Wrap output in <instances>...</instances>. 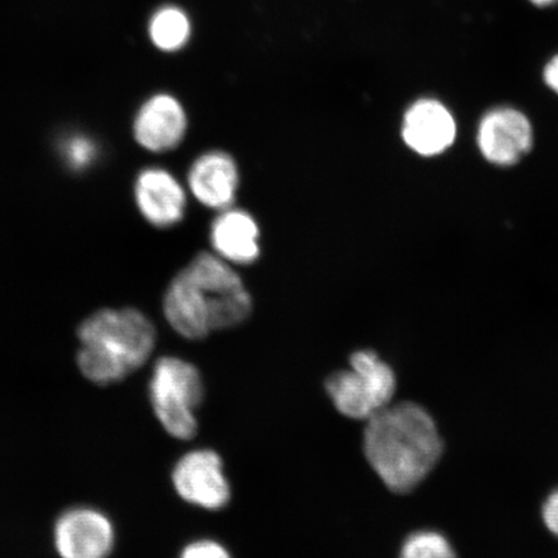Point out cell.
Listing matches in <instances>:
<instances>
[{"instance_id": "6da1fadb", "label": "cell", "mask_w": 558, "mask_h": 558, "mask_svg": "<svg viewBox=\"0 0 558 558\" xmlns=\"http://www.w3.org/2000/svg\"><path fill=\"white\" fill-rule=\"evenodd\" d=\"M253 298L239 271L214 253H199L166 290L163 313L174 331L201 340L233 329L253 313Z\"/></svg>"}, {"instance_id": "7a4b0ae2", "label": "cell", "mask_w": 558, "mask_h": 558, "mask_svg": "<svg viewBox=\"0 0 558 558\" xmlns=\"http://www.w3.org/2000/svg\"><path fill=\"white\" fill-rule=\"evenodd\" d=\"M367 462L390 492L407 494L435 470L444 441L435 418L421 404L400 402L368 418Z\"/></svg>"}, {"instance_id": "3957f363", "label": "cell", "mask_w": 558, "mask_h": 558, "mask_svg": "<svg viewBox=\"0 0 558 558\" xmlns=\"http://www.w3.org/2000/svg\"><path fill=\"white\" fill-rule=\"evenodd\" d=\"M76 362L93 383L108 386L128 378L155 351V325L135 308L101 310L83 320Z\"/></svg>"}, {"instance_id": "277c9868", "label": "cell", "mask_w": 558, "mask_h": 558, "mask_svg": "<svg viewBox=\"0 0 558 558\" xmlns=\"http://www.w3.org/2000/svg\"><path fill=\"white\" fill-rule=\"evenodd\" d=\"M396 387L392 367L373 351L354 352L349 368L326 380V390L335 408L355 421H368L389 407Z\"/></svg>"}, {"instance_id": "5b68a950", "label": "cell", "mask_w": 558, "mask_h": 558, "mask_svg": "<svg viewBox=\"0 0 558 558\" xmlns=\"http://www.w3.org/2000/svg\"><path fill=\"white\" fill-rule=\"evenodd\" d=\"M153 409L167 434L191 439L197 434L195 410L204 400V380L198 368L178 357L159 359L149 386Z\"/></svg>"}, {"instance_id": "8992f818", "label": "cell", "mask_w": 558, "mask_h": 558, "mask_svg": "<svg viewBox=\"0 0 558 558\" xmlns=\"http://www.w3.org/2000/svg\"><path fill=\"white\" fill-rule=\"evenodd\" d=\"M172 481L178 494L187 504L213 511L229 504L230 487L219 453L215 451L195 450L186 453L174 466Z\"/></svg>"}, {"instance_id": "52a82bcc", "label": "cell", "mask_w": 558, "mask_h": 558, "mask_svg": "<svg viewBox=\"0 0 558 558\" xmlns=\"http://www.w3.org/2000/svg\"><path fill=\"white\" fill-rule=\"evenodd\" d=\"M113 523L93 508H74L54 526V546L61 558H108L114 547Z\"/></svg>"}, {"instance_id": "ba28073f", "label": "cell", "mask_w": 558, "mask_h": 558, "mask_svg": "<svg viewBox=\"0 0 558 558\" xmlns=\"http://www.w3.org/2000/svg\"><path fill=\"white\" fill-rule=\"evenodd\" d=\"M477 142L488 162L511 166L532 149V124L518 110L494 109L481 121Z\"/></svg>"}, {"instance_id": "9c48e42d", "label": "cell", "mask_w": 558, "mask_h": 558, "mask_svg": "<svg viewBox=\"0 0 558 558\" xmlns=\"http://www.w3.org/2000/svg\"><path fill=\"white\" fill-rule=\"evenodd\" d=\"M186 131L187 116L183 104L170 94L153 95L135 117V140L151 153L177 149L184 142Z\"/></svg>"}, {"instance_id": "30bf717a", "label": "cell", "mask_w": 558, "mask_h": 558, "mask_svg": "<svg viewBox=\"0 0 558 558\" xmlns=\"http://www.w3.org/2000/svg\"><path fill=\"white\" fill-rule=\"evenodd\" d=\"M135 201L140 214L151 227L169 229L184 219L185 187L162 167H149L137 174Z\"/></svg>"}, {"instance_id": "8fae6325", "label": "cell", "mask_w": 558, "mask_h": 558, "mask_svg": "<svg viewBox=\"0 0 558 558\" xmlns=\"http://www.w3.org/2000/svg\"><path fill=\"white\" fill-rule=\"evenodd\" d=\"M187 187L202 206L222 211L233 207L240 187V170L225 150H208L194 160Z\"/></svg>"}, {"instance_id": "7c38bea8", "label": "cell", "mask_w": 558, "mask_h": 558, "mask_svg": "<svg viewBox=\"0 0 558 558\" xmlns=\"http://www.w3.org/2000/svg\"><path fill=\"white\" fill-rule=\"evenodd\" d=\"M457 136V124L448 108L434 99L415 101L404 113L402 138L417 155H441Z\"/></svg>"}, {"instance_id": "4fadbf2b", "label": "cell", "mask_w": 558, "mask_h": 558, "mask_svg": "<svg viewBox=\"0 0 558 558\" xmlns=\"http://www.w3.org/2000/svg\"><path fill=\"white\" fill-rule=\"evenodd\" d=\"M213 253L232 264L251 265L260 257V228L244 209L229 207L219 211L209 229Z\"/></svg>"}, {"instance_id": "5bb4252c", "label": "cell", "mask_w": 558, "mask_h": 558, "mask_svg": "<svg viewBox=\"0 0 558 558\" xmlns=\"http://www.w3.org/2000/svg\"><path fill=\"white\" fill-rule=\"evenodd\" d=\"M149 37L159 51L178 52L190 44L192 21L178 5L160 7L149 21Z\"/></svg>"}, {"instance_id": "9a60e30c", "label": "cell", "mask_w": 558, "mask_h": 558, "mask_svg": "<svg viewBox=\"0 0 558 558\" xmlns=\"http://www.w3.org/2000/svg\"><path fill=\"white\" fill-rule=\"evenodd\" d=\"M400 558H458L445 535L434 530H421L403 542Z\"/></svg>"}, {"instance_id": "2e32d148", "label": "cell", "mask_w": 558, "mask_h": 558, "mask_svg": "<svg viewBox=\"0 0 558 558\" xmlns=\"http://www.w3.org/2000/svg\"><path fill=\"white\" fill-rule=\"evenodd\" d=\"M61 155L73 171H85L99 157V149L93 137L75 134L62 140Z\"/></svg>"}, {"instance_id": "e0dca14e", "label": "cell", "mask_w": 558, "mask_h": 558, "mask_svg": "<svg viewBox=\"0 0 558 558\" xmlns=\"http://www.w3.org/2000/svg\"><path fill=\"white\" fill-rule=\"evenodd\" d=\"M180 558H232L228 550L213 541H198L185 547Z\"/></svg>"}, {"instance_id": "ac0fdd59", "label": "cell", "mask_w": 558, "mask_h": 558, "mask_svg": "<svg viewBox=\"0 0 558 558\" xmlns=\"http://www.w3.org/2000/svg\"><path fill=\"white\" fill-rule=\"evenodd\" d=\"M544 525L558 538V488L550 493L542 507Z\"/></svg>"}, {"instance_id": "d6986e66", "label": "cell", "mask_w": 558, "mask_h": 558, "mask_svg": "<svg viewBox=\"0 0 558 558\" xmlns=\"http://www.w3.org/2000/svg\"><path fill=\"white\" fill-rule=\"evenodd\" d=\"M544 81L558 94V54L544 69Z\"/></svg>"}, {"instance_id": "ffe728a7", "label": "cell", "mask_w": 558, "mask_h": 558, "mask_svg": "<svg viewBox=\"0 0 558 558\" xmlns=\"http://www.w3.org/2000/svg\"><path fill=\"white\" fill-rule=\"evenodd\" d=\"M530 2H532L538 7H548V5L556 4L558 2V0H530Z\"/></svg>"}]
</instances>
